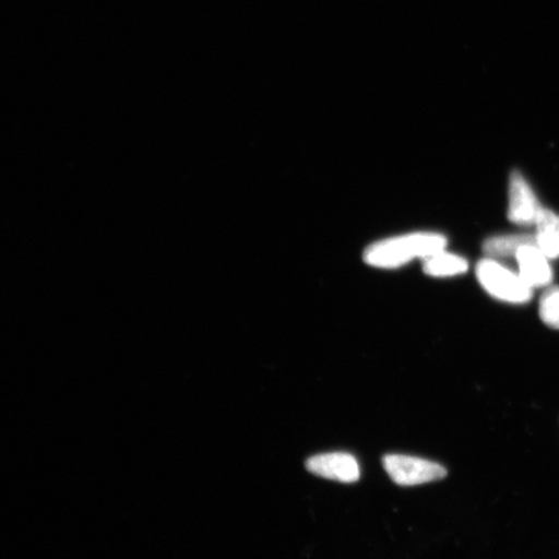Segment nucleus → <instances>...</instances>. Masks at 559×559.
Wrapping results in <instances>:
<instances>
[{"label": "nucleus", "instance_id": "obj_5", "mask_svg": "<svg viewBox=\"0 0 559 559\" xmlns=\"http://www.w3.org/2000/svg\"><path fill=\"white\" fill-rule=\"evenodd\" d=\"M307 471L318 477L355 484L360 478V465L353 454L332 452L317 454L306 463Z\"/></svg>", "mask_w": 559, "mask_h": 559}, {"label": "nucleus", "instance_id": "obj_4", "mask_svg": "<svg viewBox=\"0 0 559 559\" xmlns=\"http://www.w3.org/2000/svg\"><path fill=\"white\" fill-rule=\"evenodd\" d=\"M533 188L520 171L510 175L508 218L516 226L533 227L542 212Z\"/></svg>", "mask_w": 559, "mask_h": 559}, {"label": "nucleus", "instance_id": "obj_1", "mask_svg": "<svg viewBox=\"0 0 559 559\" xmlns=\"http://www.w3.org/2000/svg\"><path fill=\"white\" fill-rule=\"evenodd\" d=\"M447 248V237L437 233H415L391 237L370 245L365 261L376 269H400L415 260L439 253Z\"/></svg>", "mask_w": 559, "mask_h": 559}, {"label": "nucleus", "instance_id": "obj_8", "mask_svg": "<svg viewBox=\"0 0 559 559\" xmlns=\"http://www.w3.org/2000/svg\"><path fill=\"white\" fill-rule=\"evenodd\" d=\"M469 269V264L463 257L442 250L424 260V272L432 277H452L463 275Z\"/></svg>", "mask_w": 559, "mask_h": 559}, {"label": "nucleus", "instance_id": "obj_7", "mask_svg": "<svg viewBox=\"0 0 559 559\" xmlns=\"http://www.w3.org/2000/svg\"><path fill=\"white\" fill-rule=\"evenodd\" d=\"M535 226L537 247L549 260H557L559 258V215L543 207Z\"/></svg>", "mask_w": 559, "mask_h": 559}, {"label": "nucleus", "instance_id": "obj_10", "mask_svg": "<svg viewBox=\"0 0 559 559\" xmlns=\"http://www.w3.org/2000/svg\"><path fill=\"white\" fill-rule=\"evenodd\" d=\"M539 311L544 323L559 331V286H551L544 292Z\"/></svg>", "mask_w": 559, "mask_h": 559}, {"label": "nucleus", "instance_id": "obj_3", "mask_svg": "<svg viewBox=\"0 0 559 559\" xmlns=\"http://www.w3.org/2000/svg\"><path fill=\"white\" fill-rule=\"evenodd\" d=\"M384 471L396 485L403 487L430 484L445 478L447 471L435 461L404 456V454H388L382 460Z\"/></svg>", "mask_w": 559, "mask_h": 559}, {"label": "nucleus", "instance_id": "obj_2", "mask_svg": "<svg viewBox=\"0 0 559 559\" xmlns=\"http://www.w3.org/2000/svg\"><path fill=\"white\" fill-rule=\"evenodd\" d=\"M477 277L488 295L508 304H526L534 297V289L520 275L498 261L485 258L477 265Z\"/></svg>", "mask_w": 559, "mask_h": 559}, {"label": "nucleus", "instance_id": "obj_6", "mask_svg": "<svg viewBox=\"0 0 559 559\" xmlns=\"http://www.w3.org/2000/svg\"><path fill=\"white\" fill-rule=\"evenodd\" d=\"M514 258L519 263V275L531 288H545L554 282V270H551L549 258L543 253L536 242L522 245Z\"/></svg>", "mask_w": 559, "mask_h": 559}, {"label": "nucleus", "instance_id": "obj_9", "mask_svg": "<svg viewBox=\"0 0 559 559\" xmlns=\"http://www.w3.org/2000/svg\"><path fill=\"white\" fill-rule=\"evenodd\" d=\"M536 242L535 235H504L486 240L484 251L487 258L500 260V258H514L516 251L524 243Z\"/></svg>", "mask_w": 559, "mask_h": 559}]
</instances>
